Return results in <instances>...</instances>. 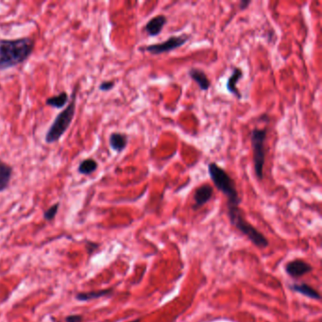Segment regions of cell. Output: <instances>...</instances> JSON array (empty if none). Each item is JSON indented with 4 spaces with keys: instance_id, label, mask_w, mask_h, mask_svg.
I'll return each mask as SVG.
<instances>
[{
    "instance_id": "1",
    "label": "cell",
    "mask_w": 322,
    "mask_h": 322,
    "mask_svg": "<svg viewBox=\"0 0 322 322\" xmlns=\"http://www.w3.org/2000/svg\"><path fill=\"white\" fill-rule=\"evenodd\" d=\"M34 40L30 37L0 39V70L15 67L27 61L33 52Z\"/></svg>"
},
{
    "instance_id": "2",
    "label": "cell",
    "mask_w": 322,
    "mask_h": 322,
    "mask_svg": "<svg viewBox=\"0 0 322 322\" xmlns=\"http://www.w3.org/2000/svg\"><path fill=\"white\" fill-rule=\"evenodd\" d=\"M208 173L215 188L227 197V207H240L241 197L232 176L214 161L208 164Z\"/></svg>"
},
{
    "instance_id": "3",
    "label": "cell",
    "mask_w": 322,
    "mask_h": 322,
    "mask_svg": "<svg viewBox=\"0 0 322 322\" xmlns=\"http://www.w3.org/2000/svg\"><path fill=\"white\" fill-rule=\"evenodd\" d=\"M227 215L231 225L245 235L254 246L260 249L269 247V239L246 219L240 207H227Z\"/></svg>"
},
{
    "instance_id": "4",
    "label": "cell",
    "mask_w": 322,
    "mask_h": 322,
    "mask_svg": "<svg viewBox=\"0 0 322 322\" xmlns=\"http://www.w3.org/2000/svg\"><path fill=\"white\" fill-rule=\"evenodd\" d=\"M76 95L77 91L75 89L72 94L71 102L69 103V105L64 111H62L54 119L52 125L50 126L49 129L46 134L47 143L52 144L59 141L68 129L69 126L71 125L72 120L75 116L76 112Z\"/></svg>"
},
{
    "instance_id": "5",
    "label": "cell",
    "mask_w": 322,
    "mask_h": 322,
    "mask_svg": "<svg viewBox=\"0 0 322 322\" xmlns=\"http://www.w3.org/2000/svg\"><path fill=\"white\" fill-rule=\"evenodd\" d=\"M268 129H253L251 132V143L253 153V168L259 180L264 179V167L266 162V140Z\"/></svg>"
},
{
    "instance_id": "6",
    "label": "cell",
    "mask_w": 322,
    "mask_h": 322,
    "mask_svg": "<svg viewBox=\"0 0 322 322\" xmlns=\"http://www.w3.org/2000/svg\"><path fill=\"white\" fill-rule=\"evenodd\" d=\"M190 39V36L186 34L178 36H170L167 40L157 43V44H151L146 45L140 50L145 51L151 55H161V54L171 52L173 50H176L177 48H181L188 40Z\"/></svg>"
},
{
    "instance_id": "7",
    "label": "cell",
    "mask_w": 322,
    "mask_h": 322,
    "mask_svg": "<svg viewBox=\"0 0 322 322\" xmlns=\"http://www.w3.org/2000/svg\"><path fill=\"white\" fill-rule=\"evenodd\" d=\"M285 270L287 275L292 279H300L301 277L312 272L314 268L311 264L305 261L304 259L296 258L287 263Z\"/></svg>"
},
{
    "instance_id": "8",
    "label": "cell",
    "mask_w": 322,
    "mask_h": 322,
    "mask_svg": "<svg viewBox=\"0 0 322 322\" xmlns=\"http://www.w3.org/2000/svg\"><path fill=\"white\" fill-rule=\"evenodd\" d=\"M214 195V188L209 183H203L196 188L194 192L193 210L197 211L206 203H208Z\"/></svg>"
},
{
    "instance_id": "9",
    "label": "cell",
    "mask_w": 322,
    "mask_h": 322,
    "mask_svg": "<svg viewBox=\"0 0 322 322\" xmlns=\"http://www.w3.org/2000/svg\"><path fill=\"white\" fill-rule=\"evenodd\" d=\"M166 23H167V17L163 15H159L146 22L145 26V32L150 37L160 35Z\"/></svg>"
},
{
    "instance_id": "10",
    "label": "cell",
    "mask_w": 322,
    "mask_h": 322,
    "mask_svg": "<svg viewBox=\"0 0 322 322\" xmlns=\"http://www.w3.org/2000/svg\"><path fill=\"white\" fill-rule=\"evenodd\" d=\"M243 78H244V72L242 70V68L238 67V66H234L233 72H232L231 76L229 77V79L227 80V83H226L227 91L230 94L235 96L238 99L242 98V94H241V92L237 88L236 84Z\"/></svg>"
},
{
    "instance_id": "11",
    "label": "cell",
    "mask_w": 322,
    "mask_h": 322,
    "mask_svg": "<svg viewBox=\"0 0 322 322\" xmlns=\"http://www.w3.org/2000/svg\"><path fill=\"white\" fill-rule=\"evenodd\" d=\"M189 78L194 80L201 91H207L211 87V80L207 77L206 73L197 67H191L187 72Z\"/></svg>"
},
{
    "instance_id": "12",
    "label": "cell",
    "mask_w": 322,
    "mask_h": 322,
    "mask_svg": "<svg viewBox=\"0 0 322 322\" xmlns=\"http://www.w3.org/2000/svg\"><path fill=\"white\" fill-rule=\"evenodd\" d=\"M289 288L291 291L293 292H296V293H299L305 297H307V298H310L312 300H315V301H321L322 299V296L321 294L319 293V291L317 289H315L314 287L309 286L308 284H305V283H295V284H292L289 286Z\"/></svg>"
},
{
    "instance_id": "13",
    "label": "cell",
    "mask_w": 322,
    "mask_h": 322,
    "mask_svg": "<svg viewBox=\"0 0 322 322\" xmlns=\"http://www.w3.org/2000/svg\"><path fill=\"white\" fill-rule=\"evenodd\" d=\"M129 136L122 132H113L109 137V144L113 150L121 153L128 145Z\"/></svg>"
},
{
    "instance_id": "14",
    "label": "cell",
    "mask_w": 322,
    "mask_h": 322,
    "mask_svg": "<svg viewBox=\"0 0 322 322\" xmlns=\"http://www.w3.org/2000/svg\"><path fill=\"white\" fill-rule=\"evenodd\" d=\"M12 176L13 167L4 161H0V192L5 191L9 187Z\"/></svg>"
},
{
    "instance_id": "15",
    "label": "cell",
    "mask_w": 322,
    "mask_h": 322,
    "mask_svg": "<svg viewBox=\"0 0 322 322\" xmlns=\"http://www.w3.org/2000/svg\"><path fill=\"white\" fill-rule=\"evenodd\" d=\"M113 293V288L102 289V290H98V291H92V292H87V293H78L76 295V300H78L80 302H88V301L99 299L102 297L111 296Z\"/></svg>"
},
{
    "instance_id": "16",
    "label": "cell",
    "mask_w": 322,
    "mask_h": 322,
    "mask_svg": "<svg viewBox=\"0 0 322 322\" xmlns=\"http://www.w3.org/2000/svg\"><path fill=\"white\" fill-rule=\"evenodd\" d=\"M69 100L68 95L65 92H62L61 94L50 97L46 100V104L50 107L56 108V109H62L65 104H67Z\"/></svg>"
},
{
    "instance_id": "17",
    "label": "cell",
    "mask_w": 322,
    "mask_h": 322,
    "mask_svg": "<svg viewBox=\"0 0 322 322\" xmlns=\"http://www.w3.org/2000/svg\"><path fill=\"white\" fill-rule=\"evenodd\" d=\"M97 167H98L97 161L92 158H88L80 163L78 170L82 175H90L94 173L97 169Z\"/></svg>"
},
{
    "instance_id": "18",
    "label": "cell",
    "mask_w": 322,
    "mask_h": 322,
    "mask_svg": "<svg viewBox=\"0 0 322 322\" xmlns=\"http://www.w3.org/2000/svg\"><path fill=\"white\" fill-rule=\"evenodd\" d=\"M59 207H60V203L57 202L53 204L52 206H50L47 211H45L44 213V218L48 221H51L53 220L55 218V216L57 215L58 213V210H59Z\"/></svg>"
},
{
    "instance_id": "19",
    "label": "cell",
    "mask_w": 322,
    "mask_h": 322,
    "mask_svg": "<svg viewBox=\"0 0 322 322\" xmlns=\"http://www.w3.org/2000/svg\"><path fill=\"white\" fill-rule=\"evenodd\" d=\"M114 87V82L112 80H107V81H102L99 85V90L103 91V92H107V91H111Z\"/></svg>"
},
{
    "instance_id": "20",
    "label": "cell",
    "mask_w": 322,
    "mask_h": 322,
    "mask_svg": "<svg viewBox=\"0 0 322 322\" xmlns=\"http://www.w3.org/2000/svg\"><path fill=\"white\" fill-rule=\"evenodd\" d=\"M65 322H82V317L80 315H71L65 318Z\"/></svg>"
},
{
    "instance_id": "21",
    "label": "cell",
    "mask_w": 322,
    "mask_h": 322,
    "mask_svg": "<svg viewBox=\"0 0 322 322\" xmlns=\"http://www.w3.org/2000/svg\"><path fill=\"white\" fill-rule=\"evenodd\" d=\"M251 4V0H241L240 3H239V10L240 11H244V10L248 9Z\"/></svg>"
},
{
    "instance_id": "22",
    "label": "cell",
    "mask_w": 322,
    "mask_h": 322,
    "mask_svg": "<svg viewBox=\"0 0 322 322\" xmlns=\"http://www.w3.org/2000/svg\"><path fill=\"white\" fill-rule=\"evenodd\" d=\"M98 244H96V243H92V242H88L87 244H86V249H91L88 252H89L90 254L91 253H93L94 251H96V250H97L98 249Z\"/></svg>"
},
{
    "instance_id": "23",
    "label": "cell",
    "mask_w": 322,
    "mask_h": 322,
    "mask_svg": "<svg viewBox=\"0 0 322 322\" xmlns=\"http://www.w3.org/2000/svg\"><path fill=\"white\" fill-rule=\"evenodd\" d=\"M141 322V319H136V320H134V321H132V322Z\"/></svg>"
}]
</instances>
